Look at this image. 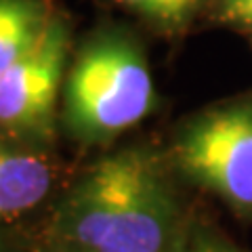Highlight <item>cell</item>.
<instances>
[{"label": "cell", "mask_w": 252, "mask_h": 252, "mask_svg": "<svg viewBox=\"0 0 252 252\" xmlns=\"http://www.w3.org/2000/svg\"><path fill=\"white\" fill-rule=\"evenodd\" d=\"M55 225L69 252H170L185 231L168 168L149 147H126L93 164Z\"/></svg>", "instance_id": "obj_1"}, {"label": "cell", "mask_w": 252, "mask_h": 252, "mask_svg": "<svg viewBox=\"0 0 252 252\" xmlns=\"http://www.w3.org/2000/svg\"><path fill=\"white\" fill-rule=\"evenodd\" d=\"M158 103L141 46L105 32L78 55L65 86V120L78 139L103 143L132 128Z\"/></svg>", "instance_id": "obj_2"}, {"label": "cell", "mask_w": 252, "mask_h": 252, "mask_svg": "<svg viewBox=\"0 0 252 252\" xmlns=\"http://www.w3.org/2000/svg\"><path fill=\"white\" fill-rule=\"evenodd\" d=\"M170 164L242 220H252V94L208 107L181 124Z\"/></svg>", "instance_id": "obj_3"}, {"label": "cell", "mask_w": 252, "mask_h": 252, "mask_svg": "<svg viewBox=\"0 0 252 252\" xmlns=\"http://www.w3.org/2000/svg\"><path fill=\"white\" fill-rule=\"evenodd\" d=\"M67 55V30L51 19L26 57L0 76V124L15 128H49Z\"/></svg>", "instance_id": "obj_4"}, {"label": "cell", "mask_w": 252, "mask_h": 252, "mask_svg": "<svg viewBox=\"0 0 252 252\" xmlns=\"http://www.w3.org/2000/svg\"><path fill=\"white\" fill-rule=\"evenodd\" d=\"M51 189V168L42 158L0 147V219L34 208Z\"/></svg>", "instance_id": "obj_5"}, {"label": "cell", "mask_w": 252, "mask_h": 252, "mask_svg": "<svg viewBox=\"0 0 252 252\" xmlns=\"http://www.w3.org/2000/svg\"><path fill=\"white\" fill-rule=\"evenodd\" d=\"M49 21L38 0H0V76L40 42Z\"/></svg>", "instance_id": "obj_6"}, {"label": "cell", "mask_w": 252, "mask_h": 252, "mask_svg": "<svg viewBox=\"0 0 252 252\" xmlns=\"http://www.w3.org/2000/svg\"><path fill=\"white\" fill-rule=\"evenodd\" d=\"M124 6L162 23H179L195 9L200 0H118Z\"/></svg>", "instance_id": "obj_7"}, {"label": "cell", "mask_w": 252, "mask_h": 252, "mask_svg": "<svg viewBox=\"0 0 252 252\" xmlns=\"http://www.w3.org/2000/svg\"><path fill=\"white\" fill-rule=\"evenodd\" d=\"M177 252H244L233 242L208 227H187L177 244Z\"/></svg>", "instance_id": "obj_8"}, {"label": "cell", "mask_w": 252, "mask_h": 252, "mask_svg": "<svg viewBox=\"0 0 252 252\" xmlns=\"http://www.w3.org/2000/svg\"><path fill=\"white\" fill-rule=\"evenodd\" d=\"M220 15L231 23L252 28V0H220Z\"/></svg>", "instance_id": "obj_9"}, {"label": "cell", "mask_w": 252, "mask_h": 252, "mask_svg": "<svg viewBox=\"0 0 252 252\" xmlns=\"http://www.w3.org/2000/svg\"><path fill=\"white\" fill-rule=\"evenodd\" d=\"M177 244H179V242H177ZM170 252H177V246H175V248H172V250H170Z\"/></svg>", "instance_id": "obj_10"}]
</instances>
